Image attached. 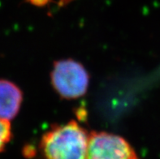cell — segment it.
<instances>
[{
	"label": "cell",
	"instance_id": "4",
	"mask_svg": "<svg viewBox=\"0 0 160 159\" xmlns=\"http://www.w3.org/2000/svg\"><path fill=\"white\" fill-rule=\"evenodd\" d=\"M22 93L11 81L0 80V119L9 121L18 114L22 102Z\"/></svg>",
	"mask_w": 160,
	"mask_h": 159
},
{
	"label": "cell",
	"instance_id": "2",
	"mask_svg": "<svg viewBox=\"0 0 160 159\" xmlns=\"http://www.w3.org/2000/svg\"><path fill=\"white\" fill-rule=\"evenodd\" d=\"M89 77L81 63L72 60L58 61L51 72L53 87L61 97L74 99L83 96L89 86Z\"/></svg>",
	"mask_w": 160,
	"mask_h": 159
},
{
	"label": "cell",
	"instance_id": "6",
	"mask_svg": "<svg viewBox=\"0 0 160 159\" xmlns=\"http://www.w3.org/2000/svg\"><path fill=\"white\" fill-rule=\"evenodd\" d=\"M136 159H139V158H138H138H136Z\"/></svg>",
	"mask_w": 160,
	"mask_h": 159
},
{
	"label": "cell",
	"instance_id": "1",
	"mask_svg": "<svg viewBox=\"0 0 160 159\" xmlns=\"http://www.w3.org/2000/svg\"><path fill=\"white\" fill-rule=\"evenodd\" d=\"M89 134L75 121L55 126L42 137V159H87Z\"/></svg>",
	"mask_w": 160,
	"mask_h": 159
},
{
	"label": "cell",
	"instance_id": "3",
	"mask_svg": "<svg viewBox=\"0 0 160 159\" xmlns=\"http://www.w3.org/2000/svg\"><path fill=\"white\" fill-rule=\"evenodd\" d=\"M134 149L120 136L106 132L89 134L87 159H136Z\"/></svg>",
	"mask_w": 160,
	"mask_h": 159
},
{
	"label": "cell",
	"instance_id": "5",
	"mask_svg": "<svg viewBox=\"0 0 160 159\" xmlns=\"http://www.w3.org/2000/svg\"><path fill=\"white\" fill-rule=\"evenodd\" d=\"M12 138V128L9 121L0 119V153L6 148Z\"/></svg>",
	"mask_w": 160,
	"mask_h": 159
}]
</instances>
